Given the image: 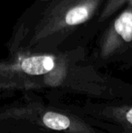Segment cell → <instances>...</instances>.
<instances>
[{
  "label": "cell",
  "mask_w": 132,
  "mask_h": 133,
  "mask_svg": "<svg viewBox=\"0 0 132 133\" xmlns=\"http://www.w3.org/2000/svg\"><path fill=\"white\" fill-rule=\"evenodd\" d=\"M105 54L121 63L125 68H132V1L113 21L106 39Z\"/></svg>",
  "instance_id": "6da1fadb"
},
{
  "label": "cell",
  "mask_w": 132,
  "mask_h": 133,
  "mask_svg": "<svg viewBox=\"0 0 132 133\" xmlns=\"http://www.w3.org/2000/svg\"><path fill=\"white\" fill-rule=\"evenodd\" d=\"M132 0H110V3L106 8V15H109L118 10L119 7L124 6Z\"/></svg>",
  "instance_id": "8992f818"
},
{
  "label": "cell",
  "mask_w": 132,
  "mask_h": 133,
  "mask_svg": "<svg viewBox=\"0 0 132 133\" xmlns=\"http://www.w3.org/2000/svg\"><path fill=\"white\" fill-rule=\"evenodd\" d=\"M110 116L122 132L132 133V105L125 104L115 107L110 110Z\"/></svg>",
  "instance_id": "3957f363"
},
{
  "label": "cell",
  "mask_w": 132,
  "mask_h": 133,
  "mask_svg": "<svg viewBox=\"0 0 132 133\" xmlns=\"http://www.w3.org/2000/svg\"><path fill=\"white\" fill-rule=\"evenodd\" d=\"M43 122L47 128L54 130H64L71 126V121L68 117L52 111L44 114Z\"/></svg>",
  "instance_id": "277c9868"
},
{
  "label": "cell",
  "mask_w": 132,
  "mask_h": 133,
  "mask_svg": "<svg viewBox=\"0 0 132 133\" xmlns=\"http://www.w3.org/2000/svg\"><path fill=\"white\" fill-rule=\"evenodd\" d=\"M89 16V10L86 6H78L67 13L65 22L70 25H79L86 21Z\"/></svg>",
  "instance_id": "5b68a950"
},
{
  "label": "cell",
  "mask_w": 132,
  "mask_h": 133,
  "mask_svg": "<svg viewBox=\"0 0 132 133\" xmlns=\"http://www.w3.org/2000/svg\"><path fill=\"white\" fill-rule=\"evenodd\" d=\"M54 62L49 56H34L25 59L21 63V68L25 72L31 75H41L53 70Z\"/></svg>",
  "instance_id": "7a4b0ae2"
}]
</instances>
